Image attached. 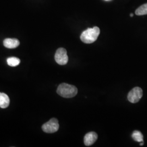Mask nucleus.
Instances as JSON below:
<instances>
[{"label":"nucleus","mask_w":147,"mask_h":147,"mask_svg":"<svg viewBox=\"0 0 147 147\" xmlns=\"http://www.w3.org/2000/svg\"><path fill=\"white\" fill-rule=\"evenodd\" d=\"M100 32V29L98 27L89 28L82 33L80 39L85 44H91L96 40Z\"/></svg>","instance_id":"f257e3e1"},{"label":"nucleus","mask_w":147,"mask_h":147,"mask_svg":"<svg viewBox=\"0 0 147 147\" xmlns=\"http://www.w3.org/2000/svg\"><path fill=\"white\" fill-rule=\"evenodd\" d=\"M78 88L73 85L63 83L59 84L57 89L58 95L65 98L74 97L78 94Z\"/></svg>","instance_id":"f03ea898"},{"label":"nucleus","mask_w":147,"mask_h":147,"mask_svg":"<svg viewBox=\"0 0 147 147\" xmlns=\"http://www.w3.org/2000/svg\"><path fill=\"white\" fill-rule=\"evenodd\" d=\"M59 127L58 120L53 118L42 125V130L46 133L51 134L57 131Z\"/></svg>","instance_id":"7ed1b4c3"},{"label":"nucleus","mask_w":147,"mask_h":147,"mask_svg":"<svg viewBox=\"0 0 147 147\" xmlns=\"http://www.w3.org/2000/svg\"><path fill=\"white\" fill-rule=\"evenodd\" d=\"M55 59L57 63L59 65H65L68 62V56L67 50L63 47L58 49L55 55Z\"/></svg>","instance_id":"20e7f679"},{"label":"nucleus","mask_w":147,"mask_h":147,"mask_svg":"<svg viewBox=\"0 0 147 147\" xmlns=\"http://www.w3.org/2000/svg\"><path fill=\"white\" fill-rule=\"evenodd\" d=\"M142 89L140 87H136L129 92L127 95V99L131 103H136L142 98Z\"/></svg>","instance_id":"39448f33"},{"label":"nucleus","mask_w":147,"mask_h":147,"mask_svg":"<svg viewBox=\"0 0 147 147\" xmlns=\"http://www.w3.org/2000/svg\"><path fill=\"white\" fill-rule=\"evenodd\" d=\"M98 139V135L95 132H89L84 137V144L86 146H90L94 144Z\"/></svg>","instance_id":"423d86ee"},{"label":"nucleus","mask_w":147,"mask_h":147,"mask_svg":"<svg viewBox=\"0 0 147 147\" xmlns=\"http://www.w3.org/2000/svg\"><path fill=\"white\" fill-rule=\"evenodd\" d=\"M3 45L8 49H15L20 45V42L16 38H6L3 40Z\"/></svg>","instance_id":"0eeeda50"},{"label":"nucleus","mask_w":147,"mask_h":147,"mask_svg":"<svg viewBox=\"0 0 147 147\" xmlns=\"http://www.w3.org/2000/svg\"><path fill=\"white\" fill-rule=\"evenodd\" d=\"M10 100L7 95L0 92V107L2 109H5L9 105Z\"/></svg>","instance_id":"6e6552de"},{"label":"nucleus","mask_w":147,"mask_h":147,"mask_svg":"<svg viewBox=\"0 0 147 147\" xmlns=\"http://www.w3.org/2000/svg\"><path fill=\"white\" fill-rule=\"evenodd\" d=\"M137 16H143L147 14V3L144 4L138 7L135 11Z\"/></svg>","instance_id":"1a4fd4ad"},{"label":"nucleus","mask_w":147,"mask_h":147,"mask_svg":"<svg viewBox=\"0 0 147 147\" xmlns=\"http://www.w3.org/2000/svg\"><path fill=\"white\" fill-rule=\"evenodd\" d=\"M132 138L135 141L138 142H143V136L142 133L139 131H134L132 134Z\"/></svg>","instance_id":"9d476101"},{"label":"nucleus","mask_w":147,"mask_h":147,"mask_svg":"<svg viewBox=\"0 0 147 147\" xmlns=\"http://www.w3.org/2000/svg\"><path fill=\"white\" fill-rule=\"evenodd\" d=\"M7 64L11 67H16L20 63V59L16 57H12L8 58L7 60Z\"/></svg>","instance_id":"9b49d317"},{"label":"nucleus","mask_w":147,"mask_h":147,"mask_svg":"<svg viewBox=\"0 0 147 147\" xmlns=\"http://www.w3.org/2000/svg\"><path fill=\"white\" fill-rule=\"evenodd\" d=\"M143 142H141V143H140V146H143Z\"/></svg>","instance_id":"f8f14e48"},{"label":"nucleus","mask_w":147,"mask_h":147,"mask_svg":"<svg viewBox=\"0 0 147 147\" xmlns=\"http://www.w3.org/2000/svg\"><path fill=\"white\" fill-rule=\"evenodd\" d=\"M130 16L131 17H132V16H134V14H130Z\"/></svg>","instance_id":"ddd939ff"},{"label":"nucleus","mask_w":147,"mask_h":147,"mask_svg":"<svg viewBox=\"0 0 147 147\" xmlns=\"http://www.w3.org/2000/svg\"><path fill=\"white\" fill-rule=\"evenodd\" d=\"M106 1H109V0H106Z\"/></svg>","instance_id":"4468645a"}]
</instances>
